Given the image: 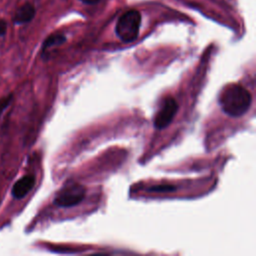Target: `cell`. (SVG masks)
<instances>
[{
    "instance_id": "1",
    "label": "cell",
    "mask_w": 256,
    "mask_h": 256,
    "mask_svg": "<svg viewBox=\"0 0 256 256\" xmlns=\"http://www.w3.org/2000/svg\"><path fill=\"white\" fill-rule=\"evenodd\" d=\"M218 101L225 114L231 117H240L249 110L252 103V96L243 86L229 84L220 92Z\"/></svg>"
},
{
    "instance_id": "2",
    "label": "cell",
    "mask_w": 256,
    "mask_h": 256,
    "mask_svg": "<svg viewBox=\"0 0 256 256\" xmlns=\"http://www.w3.org/2000/svg\"><path fill=\"white\" fill-rule=\"evenodd\" d=\"M141 26V14L137 10H129L123 13L115 25L117 37L124 43H131L137 39Z\"/></svg>"
},
{
    "instance_id": "3",
    "label": "cell",
    "mask_w": 256,
    "mask_h": 256,
    "mask_svg": "<svg viewBox=\"0 0 256 256\" xmlns=\"http://www.w3.org/2000/svg\"><path fill=\"white\" fill-rule=\"evenodd\" d=\"M86 195L85 187L82 184L71 182L65 184L55 195L54 204L62 208H70L83 201Z\"/></svg>"
},
{
    "instance_id": "4",
    "label": "cell",
    "mask_w": 256,
    "mask_h": 256,
    "mask_svg": "<svg viewBox=\"0 0 256 256\" xmlns=\"http://www.w3.org/2000/svg\"><path fill=\"white\" fill-rule=\"evenodd\" d=\"M178 110V104L173 97H167L154 118V126L161 130L166 128L173 120Z\"/></svg>"
},
{
    "instance_id": "5",
    "label": "cell",
    "mask_w": 256,
    "mask_h": 256,
    "mask_svg": "<svg viewBox=\"0 0 256 256\" xmlns=\"http://www.w3.org/2000/svg\"><path fill=\"white\" fill-rule=\"evenodd\" d=\"M35 184V177L33 175H26L19 179L12 188V194L15 198L21 199L30 192Z\"/></svg>"
},
{
    "instance_id": "6",
    "label": "cell",
    "mask_w": 256,
    "mask_h": 256,
    "mask_svg": "<svg viewBox=\"0 0 256 256\" xmlns=\"http://www.w3.org/2000/svg\"><path fill=\"white\" fill-rule=\"evenodd\" d=\"M35 14L36 9L34 5L29 2H26L16 10L13 16V21L16 24H26L34 18Z\"/></svg>"
},
{
    "instance_id": "7",
    "label": "cell",
    "mask_w": 256,
    "mask_h": 256,
    "mask_svg": "<svg viewBox=\"0 0 256 256\" xmlns=\"http://www.w3.org/2000/svg\"><path fill=\"white\" fill-rule=\"evenodd\" d=\"M66 41V36L62 33H53L51 35H49L43 42L42 45V52H46L47 50H49L52 47L55 46H59L61 44H63Z\"/></svg>"
},
{
    "instance_id": "8",
    "label": "cell",
    "mask_w": 256,
    "mask_h": 256,
    "mask_svg": "<svg viewBox=\"0 0 256 256\" xmlns=\"http://www.w3.org/2000/svg\"><path fill=\"white\" fill-rule=\"evenodd\" d=\"M150 192H170V191H174L176 190V187L173 185H156V186H152L150 188L147 189Z\"/></svg>"
},
{
    "instance_id": "9",
    "label": "cell",
    "mask_w": 256,
    "mask_h": 256,
    "mask_svg": "<svg viewBox=\"0 0 256 256\" xmlns=\"http://www.w3.org/2000/svg\"><path fill=\"white\" fill-rule=\"evenodd\" d=\"M12 98H13V96L10 94V95H8V96H6V97H3V98L0 100V115H1L2 112L8 107V105L10 104Z\"/></svg>"
},
{
    "instance_id": "10",
    "label": "cell",
    "mask_w": 256,
    "mask_h": 256,
    "mask_svg": "<svg viewBox=\"0 0 256 256\" xmlns=\"http://www.w3.org/2000/svg\"><path fill=\"white\" fill-rule=\"evenodd\" d=\"M7 30V23L5 20L0 19V36H3Z\"/></svg>"
},
{
    "instance_id": "11",
    "label": "cell",
    "mask_w": 256,
    "mask_h": 256,
    "mask_svg": "<svg viewBox=\"0 0 256 256\" xmlns=\"http://www.w3.org/2000/svg\"><path fill=\"white\" fill-rule=\"evenodd\" d=\"M79 1H81L83 4H86V5H93L98 3L100 0H79Z\"/></svg>"
}]
</instances>
